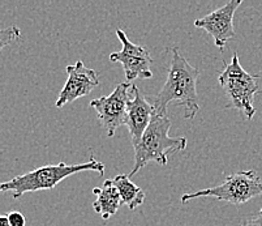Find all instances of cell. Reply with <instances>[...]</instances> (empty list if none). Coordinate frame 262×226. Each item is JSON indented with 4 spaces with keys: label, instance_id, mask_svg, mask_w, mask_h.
<instances>
[{
    "label": "cell",
    "instance_id": "6da1fadb",
    "mask_svg": "<svg viewBox=\"0 0 262 226\" xmlns=\"http://www.w3.org/2000/svg\"><path fill=\"white\" fill-rule=\"evenodd\" d=\"M199 76V70L188 63L179 47H172L171 60L168 63L167 80L154 98V113L159 115H167L168 104L176 101L184 108L185 118L194 119L200 111L197 96Z\"/></svg>",
    "mask_w": 262,
    "mask_h": 226
},
{
    "label": "cell",
    "instance_id": "7a4b0ae2",
    "mask_svg": "<svg viewBox=\"0 0 262 226\" xmlns=\"http://www.w3.org/2000/svg\"><path fill=\"white\" fill-rule=\"evenodd\" d=\"M171 120L167 115H159L154 113L149 127L146 128L141 140L133 147L135 148V165L128 177L132 178L149 162H157L166 166L172 154L187 149L185 137L170 136Z\"/></svg>",
    "mask_w": 262,
    "mask_h": 226
},
{
    "label": "cell",
    "instance_id": "3957f363",
    "mask_svg": "<svg viewBox=\"0 0 262 226\" xmlns=\"http://www.w3.org/2000/svg\"><path fill=\"white\" fill-rule=\"evenodd\" d=\"M104 169H106L104 163L95 159L94 157H92L88 162L77 163V165H67V163L60 162L58 165L42 166L29 173L12 178L8 182L2 183L0 191H9L13 195V199H20L26 192L55 189L61 180L81 171H97L98 174L103 175Z\"/></svg>",
    "mask_w": 262,
    "mask_h": 226
},
{
    "label": "cell",
    "instance_id": "277c9868",
    "mask_svg": "<svg viewBox=\"0 0 262 226\" xmlns=\"http://www.w3.org/2000/svg\"><path fill=\"white\" fill-rule=\"evenodd\" d=\"M218 81L228 98L227 108L239 110L248 120L256 114L254 97L261 92L257 80L259 75L247 72L240 64L237 54H233L230 63L225 64V70L218 72Z\"/></svg>",
    "mask_w": 262,
    "mask_h": 226
},
{
    "label": "cell",
    "instance_id": "5b68a950",
    "mask_svg": "<svg viewBox=\"0 0 262 226\" xmlns=\"http://www.w3.org/2000/svg\"><path fill=\"white\" fill-rule=\"evenodd\" d=\"M261 195L262 179L254 170H245L228 175L225 182L215 187L183 195L182 203L184 204L199 197H215L218 200L240 206Z\"/></svg>",
    "mask_w": 262,
    "mask_h": 226
},
{
    "label": "cell",
    "instance_id": "8992f818",
    "mask_svg": "<svg viewBox=\"0 0 262 226\" xmlns=\"http://www.w3.org/2000/svg\"><path fill=\"white\" fill-rule=\"evenodd\" d=\"M132 87L130 83H121L108 96L90 101V108L97 111L108 137H113L116 130L125 123L128 104L132 98Z\"/></svg>",
    "mask_w": 262,
    "mask_h": 226
},
{
    "label": "cell",
    "instance_id": "52a82bcc",
    "mask_svg": "<svg viewBox=\"0 0 262 226\" xmlns=\"http://www.w3.org/2000/svg\"><path fill=\"white\" fill-rule=\"evenodd\" d=\"M116 35L123 45V49L118 52H113L110 55V60L114 63H120L123 66L127 83L133 81L136 78L151 77L153 73L150 70V64L153 63V59L150 56L149 50L130 42L125 32L121 29L116 30Z\"/></svg>",
    "mask_w": 262,
    "mask_h": 226
},
{
    "label": "cell",
    "instance_id": "ba28073f",
    "mask_svg": "<svg viewBox=\"0 0 262 226\" xmlns=\"http://www.w3.org/2000/svg\"><path fill=\"white\" fill-rule=\"evenodd\" d=\"M242 3L243 0H230L221 8L194 21L196 28H201L213 37L214 44L218 47L219 51H223L227 42L235 38L233 16Z\"/></svg>",
    "mask_w": 262,
    "mask_h": 226
},
{
    "label": "cell",
    "instance_id": "9c48e42d",
    "mask_svg": "<svg viewBox=\"0 0 262 226\" xmlns=\"http://www.w3.org/2000/svg\"><path fill=\"white\" fill-rule=\"evenodd\" d=\"M68 73L66 85L60 90L59 98L56 101V108H63L67 104L76 101L81 97L88 96L94 88L99 85L98 72L90 70L84 66L81 60L66 68Z\"/></svg>",
    "mask_w": 262,
    "mask_h": 226
},
{
    "label": "cell",
    "instance_id": "30bf717a",
    "mask_svg": "<svg viewBox=\"0 0 262 226\" xmlns=\"http://www.w3.org/2000/svg\"><path fill=\"white\" fill-rule=\"evenodd\" d=\"M154 115V106L146 101L136 85L132 87V98L128 104L125 123L130 134L132 144L135 147L141 140L146 128L149 127L151 118Z\"/></svg>",
    "mask_w": 262,
    "mask_h": 226
},
{
    "label": "cell",
    "instance_id": "8fae6325",
    "mask_svg": "<svg viewBox=\"0 0 262 226\" xmlns=\"http://www.w3.org/2000/svg\"><path fill=\"white\" fill-rule=\"evenodd\" d=\"M93 194L97 196V199L93 203V208L97 213L102 216L104 221L116 215L119 207L123 204L120 194L114 184L113 179L104 180L102 187H95L93 190Z\"/></svg>",
    "mask_w": 262,
    "mask_h": 226
},
{
    "label": "cell",
    "instance_id": "7c38bea8",
    "mask_svg": "<svg viewBox=\"0 0 262 226\" xmlns=\"http://www.w3.org/2000/svg\"><path fill=\"white\" fill-rule=\"evenodd\" d=\"M114 184L118 189L121 197V203L125 204L130 211H135L142 206L145 201V192L140 189L139 186L130 180V178L125 174L116 175L113 179Z\"/></svg>",
    "mask_w": 262,
    "mask_h": 226
},
{
    "label": "cell",
    "instance_id": "4fadbf2b",
    "mask_svg": "<svg viewBox=\"0 0 262 226\" xmlns=\"http://www.w3.org/2000/svg\"><path fill=\"white\" fill-rule=\"evenodd\" d=\"M20 37H21V30L18 29L17 26H9V28H6V29H2V32H0V41H2L0 47L4 49L7 45L20 39Z\"/></svg>",
    "mask_w": 262,
    "mask_h": 226
},
{
    "label": "cell",
    "instance_id": "5bb4252c",
    "mask_svg": "<svg viewBox=\"0 0 262 226\" xmlns=\"http://www.w3.org/2000/svg\"><path fill=\"white\" fill-rule=\"evenodd\" d=\"M8 220L11 226H26L25 216L21 212H11L8 215Z\"/></svg>",
    "mask_w": 262,
    "mask_h": 226
},
{
    "label": "cell",
    "instance_id": "9a60e30c",
    "mask_svg": "<svg viewBox=\"0 0 262 226\" xmlns=\"http://www.w3.org/2000/svg\"><path fill=\"white\" fill-rule=\"evenodd\" d=\"M240 226H262V208L257 212L256 215L245 218Z\"/></svg>",
    "mask_w": 262,
    "mask_h": 226
},
{
    "label": "cell",
    "instance_id": "2e32d148",
    "mask_svg": "<svg viewBox=\"0 0 262 226\" xmlns=\"http://www.w3.org/2000/svg\"><path fill=\"white\" fill-rule=\"evenodd\" d=\"M0 226H11L8 220V215L0 216Z\"/></svg>",
    "mask_w": 262,
    "mask_h": 226
}]
</instances>
